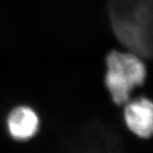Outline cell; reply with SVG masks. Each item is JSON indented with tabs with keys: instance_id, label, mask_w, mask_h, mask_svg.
<instances>
[{
	"instance_id": "cell-1",
	"label": "cell",
	"mask_w": 153,
	"mask_h": 153,
	"mask_svg": "<svg viewBox=\"0 0 153 153\" xmlns=\"http://www.w3.org/2000/svg\"><path fill=\"white\" fill-rule=\"evenodd\" d=\"M105 84L113 102L124 105L136 87L141 86L147 70L141 59L134 53L111 51L106 57Z\"/></svg>"
},
{
	"instance_id": "cell-2",
	"label": "cell",
	"mask_w": 153,
	"mask_h": 153,
	"mask_svg": "<svg viewBox=\"0 0 153 153\" xmlns=\"http://www.w3.org/2000/svg\"><path fill=\"white\" fill-rule=\"evenodd\" d=\"M128 129L141 138H149L153 132V105L150 99L141 97L125 103L123 112Z\"/></svg>"
},
{
	"instance_id": "cell-3",
	"label": "cell",
	"mask_w": 153,
	"mask_h": 153,
	"mask_svg": "<svg viewBox=\"0 0 153 153\" xmlns=\"http://www.w3.org/2000/svg\"><path fill=\"white\" fill-rule=\"evenodd\" d=\"M10 135L16 141H27L36 134L40 120L30 107L20 105L10 111L6 120Z\"/></svg>"
}]
</instances>
